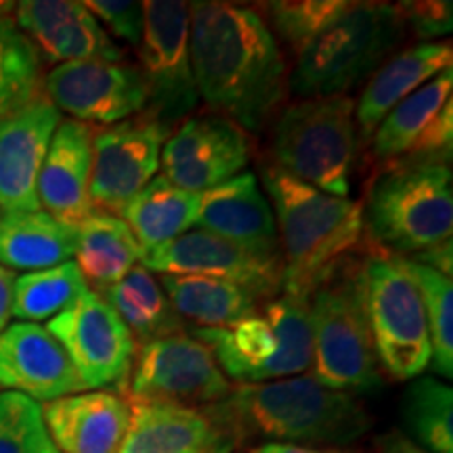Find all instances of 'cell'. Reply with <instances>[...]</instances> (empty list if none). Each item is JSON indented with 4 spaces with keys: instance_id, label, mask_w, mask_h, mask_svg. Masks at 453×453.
Returning <instances> with one entry per match:
<instances>
[{
    "instance_id": "cell-7",
    "label": "cell",
    "mask_w": 453,
    "mask_h": 453,
    "mask_svg": "<svg viewBox=\"0 0 453 453\" xmlns=\"http://www.w3.org/2000/svg\"><path fill=\"white\" fill-rule=\"evenodd\" d=\"M191 336L211 349L226 380L258 384L304 373L313 361V332L307 296L281 294L265 307V317H248L235 326Z\"/></svg>"
},
{
    "instance_id": "cell-25",
    "label": "cell",
    "mask_w": 453,
    "mask_h": 453,
    "mask_svg": "<svg viewBox=\"0 0 453 453\" xmlns=\"http://www.w3.org/2000/svg\"><path fill=\"white\" fill-rule=\"evenodd\" d=\"M78 229L44 211L0 214V265L9 271H42L76 254Z\"/></svg>"
},
{
    "instance_id": "cell-42",
    "label": "cell",
    "mask_w": 453,
    "mask_h": 453,
    "mask_svg": "<svg viewBox=\"0 0 453 453\" xmlns=\"http://www.w3.org/2000/svg\"><path fill=\"white\" fill-rule=\"evenodd\" d=\"M250 453H347L340 449H319V447L303 445H283V443H263Z\"/></svg>"
},
{
    "instance_id": "cell-22",
    "label": "cell",
    "mask_w": 453,
    "mask_h": 453,
    "mask_svg": "<svg viewBox=\"0 0 453 453\" xmlns=\"http://www.w3.org/2000/svg\"><path fill=\"white\" fill-rule=\"evenodd\" d=\"M42 418L59 453H118L127 437L130 410L111 390H87L44 403Z\"/></svg>"
},
{
    "instance_id": "cell-3",
    "label": "cell",
    "mask_w": 453,
    "mask_h": 453,
    "mask_svg": "<svg viewBox=\"0 0 453 453\" xmlns=\"http://www.w3.org/2000/svg\"><path fill=\"white\" fill-rule=\"evenodd\" d=\"M275 214L281 252V294L311 296L326 275L350 257L364 237L361 203L315 189L286 170H260Z\"/></svg>"
},
{
    "instance_id": "cell-16",
    "label": "cell",
    "mask_w": 453,
    "mask_h": 453,
    "mask_svg": "<svg viewBox=\"0 0 453 453\" xmlns=\"http://www.w3.org/2000/svg\"><path fill=\"white\" fill-rule=\"evenodd\" d=\"M141 265L160 275H203L234 281L258 300L281 294V258L243 250L203 229H191L166 246L141 257Z\"/></svg>"
},
{
    "instance_id": "cell-31",
    "label": "cell",
    "mask_w": 453,
    "mask_h": 453,
    "mask_svg": "<svg viewBox=\"0 0 453 453\" xmlns=\"http://www.w3.org/2000/svg\"><path fill=\"white\" fill-rule=\"evenodd\" d=\"M90 290L88 283L73 260L57 267L21 273L13 281L11 296V317L17 321L38 324L53 319L76 304Z\"/></svg>"
},
{
    "instance_id": "cell-11",
    "label": "cell",
    "mask_w": 453,
    "mask_h": 453,
    "mask_svg": "<svg viewBox=\"0 0 453 453\" xmlns=\"http://www.w3.org/2000/svg\"><path fill=\"white\" fill-rule=\"evenodd\" d=\"M81 378L84 390L127 388L137 340L99 292L84 296L47 324Z\"/></svg>"
},
{
    "instance_id": "cell-14",
    "label": "cell",
    "mask_w": 453,
    "mask_h": 453,
    "mask_svg": "<svg viewBox=\"0 0 453 453\" xmlns=\"http://www.w3.org/2000/svg\"><path fill=\"white\" fill-rule=\"evenodd\" d=\"M44 95L57 110L82 124H111L139 116L147 107V84L137 65L72 61L44 78Z\"/></svg>"
},
{
    "instance_id": "cell-12",
    "label": "cell",
    "mask_w": 453,
    "mask_h": 453,
    "mask_svg": "<svg viewBox=\"0 0 453 453\" xmlns=\"http://www.w3.org/2000/svg\"><path fill=\"white\" fill-rule=\"evenodd\" d=\"M229 390L211 349L189 334H177L137 349L128 399L203 410L223 401Z\"/></svg>"
},
{
    "instance_id": "cell-35",
    "label": "cell",
    "mask_w": 453,
    "mask_h": 453,
    "mask_svg": "<svg viewBox=\"0 0 453 453\" xmlns=\"http://www.w3.org/2000/svg\"><path fill=\"white\" fill-rule=\"evenodd\" d=\"M347 0H277L263 4L269 30L275 41L280 38L290 47L292 53H300L313 42L321 32L340 19L350 9Z\"/></svg>"
},
{
    "instance_id": "cell-18",
    "label": "cell",
    "mask_w": 453,
    "mask_h": 453,
    "mask_svg": "<svg viewBox=\"0 0 453 453\" xmlns=\"http://www.w3.org/2000/svg\"><path fill=\"white\" fill-rule=\"evenodd\" d=\"M19 30L30 38L41 59L110 61L120 64L124 50L111 41L84 3L76 0H24L13 4Z\"/></svg>"
},
{
    "instance_id": "cell-36",
    "label": "cell",
    "mask_w": 453,
    "mask_h": 453,
    "mask_svg": "<svg viewBox=\"0 0 453 453\" xmlns=\"http://www.w3.org/2000/svg\"><path fill=\"white\" fill-rule=\"evenodd\" d=\"M49 443L42 405L19 393H0V453H42Z\"/></svg>"
},
{
    "instance_id": "cell-15",
    "label": "cell",
    "mask_w": 453,
    "mask_h": 453,
    "mask_svg": "<svg viewBox=\"0 0 453 453\" xmlns=\"http://www.w3.org/2000/svg\"><path fill=\"white\" fill-rule=\"evenodd\" d=\"M250 139L246 130L219 113L194 116L164 143L160 166L164 177L179 189L203 194L226 183L250 162Z\"/></svg>"
},
{
    "instance_id": "cell-29",
    "label": "cell",
    "mask_w": 453,
    "mask_h": 453,
    "mask_svg": "<svg viewBox=\"0 0 453 453\" xmlns=\"http://www.w3.org/2000/svg\"><path fill=\"white\" fill-rule=\"evenodd\" d=\"M141 248L120 217L93 212L78 226L76 260L93 292L116 286L130 269L141 265Z\"/></svg>"
},
{
    "instance_id": "cell-26",
    "label": "cell",
    "mask_w": 453,
    "mask_h": 453,
    "mask_svg": "<svg viewBox=\"0 0 453 453\" xmlns=\"http://www.w3.org/2000/svg\"><path fill=\"white\" fill-rule=\"evenodd\" d=\"M200 200V194L179 189L160 174L130 200L120 219L133 231L141 252L147 254L174 242L196 226Z\"/></svg>"
},
{
    "instance_id": "cell-30",
    "label": "cell",
    "mask_w": 453,
    "mask_h": 453,
    "mask_svg": "<svg viewBox=\"0 0 453 453\" xmlns=\"http://www.w3.org/2000/svg\"><path fill=\"white\" fill-rule=\"evenodd\" d=\"M453 99V67L401 101L372 134V154L384 166L403 160L447 101Z\"/></svg>"
},
{
    "instance_id": "cell-1",
    "label": "cell",
    "mask_w": 453,
    "mask_h": 453,
    "mask_svg": "<svg viewBox=\"0 0 453 453\" xmlns=\"http://www.w3.org/2000/svg\"><path fill=\"white\" fill-rule=\"evenodd\" d=\"M191 65L200 99L243 130L260 133L288 95L280 42L260 13L231 3L189 4Z\"/></svg>"
},
{
    "instance_id": "cell-39",
    "label": "cell",
    "mask_w": 453,
    "mask_h": 453,
    "mask_svg": "<svg viewBox=\"0 0 453 453\" xmlns=\"http://www.w3.org/2000/svg\"><path fill=\"white\" fill-rule=\"evenodd\" d=\"M403 258H410V260H413V263L426 265V267L439 271V273H443L447 277H451V273H453V242L447 240L443 243H439V246L428 248V250H424L420 254H411V257H403Z\"/></svg>"
},
{
    "instance_id": "cell-6",
    "label": "cell",
    "mask_w": 453,
    "mask_h": 453,
    "mask_svg": "<svg viewBox=\"0 0 453 453\" xmlns=\"http://www.w3.org/2000/svg\"><path fill=\"white\" fill-rule=\"evenodd\" d=\"M313 378L340 393H373L382 387L361 298L359 265H336L309 296Z\"/></svg>"
},
{
    "instance_id": "cell-2",
    "label": "cell",
    "mask_w": 453,
    "mask_h": 453,
    "mask_svg": "<svg viewBox=\"0 0 453 453\" xmlns=\"http://www.w3.org/2000/svg\"><path fill=\"white\" fill-rule=\"evenodd\" d=\"M234 441L283 445H349L372 428V416L355 395L332 390L313 376L237 384L223 401L203 407Z\"/></svg>"
},
{
    "instance_id": "cell-20",
    "label": "cell",
    "mask_w": 453,
    "mask_h": 453,
    "mask_svg": "<svg viewBox=\"0 0 453 453\" xmlns=\"http://www.w3.org/2000/svg\"><path fill=\"white\" fill-rule=\"evenodd\" d=\"M196 225L258 257L281 258L275 214L250 170L203 191Z\"/></svg>"
},
{
    "instance_id": "cell-28",
    "label": "cell",
    "mask_w": 453,
    "mask_h": 453,
    "mask_svg": "<svg viewBox=\"0 0 453 453\" xmlns=\"http://www.w3.org/2000/svg\"><path fill=\"white\" fill-rule=\"evenodd\" d=\"M99 294L116 311L137 344L187 332V324L173 309L160 280L143 265L133 267L116 286Z\"/></svg>"
},
{
    "instance_id": "cell-41",
    "label": "cell",
    "mask_w": 453,
    "mask_h": 453,
    "mask_svg": "<svg viewBox=\"0 0 453 453\" xmlns=\"http://www.w3.org/2000/svg\"><path fill=\"white\" fill-rule=\"evenodd\" d=\"M13 271L0 265V334L9 326L11 319V296H13Z\"/></svg>"
},
{
    "instance_id": "cell-43",
    "label": "cell",
    "mask_w": 453,
    "mask_h": 453,
    "mask_svg": "<svg viewBox=\"0 0 453 453\" xmlns=\"http://www.w3.org/2000/svg\"><path fill=\"white\" fill-rule=\"evenodd\" d=\"M42 453H59V451H57L55 449V447H53V443H49L47 447H44V451Z\"/></svg>"
},
{
    "instance_id": "cell-40",
    "label": "cell",
    "mask_w": 453,
    "mask_h": 453,
    "mask_svg": "<svg viewBox=\"0 0 453 453\" xmlns=\"http://www.w3.org/2000/svg\"><path fill=\"white\" fill-rule=\"evenodd\" d=\"M378 453H428L422 449L420 445H416L407 434L399 433V430H390L380 439V449Z\"/></svg>"
},
{
    "instance_id": "cell-8",
    "label": "cell",
    "mask_w": 453,
    "mask_h": 453,
    "mask_svg": "<svg viewBox=\"0 0 453 453\" xmlns=\"http://www.w3.org/2000/svg\"><path fill=\"white\" fill-rule=\"evenodd\" d=\"M277 168L330 196L349 197L357 160L355 101L349 95L300 99L275 120Z\"/></svg>"
},
{
    "instance_id": "cell-38",
    "label": "cell",
    "mask_w": 453,
    "mask_h": 453,
    "mask_svg": "<svg viewBox=\"0 0 453 453\" xmlns=\"http://www.w3.org/2000/svg\"><path fill=\"white\" fill-rule=\"evenodd\" d=\"M401 19L405 30L422 42H434V38L449 36L453 30V4L449 0H411L399 3Z\"/></svg>"
},
{
    "instance_id": "cell-37",
    "label": "cell",
    "mask_w": 453,
    "mask_h": 453,
    "mask_svg": "<svg viewBox=\"0 0 453 453\" xmlns=\"http://www.w3.org/2000/svg\"><path fill=\"white\" fill-rule=\"evenodd\" d=\"M84 4L113 36L128 47H141L145 32V4L141 0H88Z\"/></svg>"
},
{
    "instance_id": "cell-34",
    "label": "cell",
    "mask_w": 453,
    "mask_h": 453,
    "mask_svg": "<svg viewBox=\"0 0 453 453\" xmlns=\"http://www.w3.org/2000/svg\"><path fill=\"white\" fill-rule=\"evenodd\" d=\"M393 257V254H390ZM401 269L410 275L420 292L424 311L428 317L430 347L433 357L430 365L445 380L453 376V283L439 271L426 267V265L413 263L410 258L393 257Z\"/></svg>"
},
{
    "instance_id": "cell-21",
    "label": "cell",
    "mask_w": 453,
    "mask_h": 453,
    "mask_svg": "<svg viewBox=\"0 0 453 453\" xmlns=\"http://www.w3.org/2000/svg\"><path fill=\"white\" fill-rule=\"evenodd\" d=\"M93 128L72 118L61 120L38 174V202L44 212L78 229L90 214Z\"/></svg>"
},
{
    "instance_id": "cell-19",
    "label": "cell",
    "mask_w": 453,
    "mask_h": 453,
    "mask_svg": "<svg viewBox=\"0 0 453 453\" xmlns=\"http://www.w3.org/2000/svg\"><path fill=\"white\" fill-rule=\"evenodd\" d=\"M0 388L36 403L84 393L70 357L41 324L15 321L0 334Z\"/></svg>"
},
{
    "instance_id": "cell-5",
    "label": "cell",
    "mask_w": 453,
    "mask_h": 453,
    "mask_svg": "<svg viewBox=\"0 0 453 453\" xmlns=\"http://www.w3.org/2000/svg\"><path fill=\"white\" fill-rule=\"evenodd\" d=\"M364 229L393 257H411L453 235V179L447 164L387 166L367 191Z\"/></svg>"
},
{
    "instance_id": "cell-13",
    "label": "cell",
    "mask_w": 453,
    "mask_h": 453,
    "mask_svg": "<svg viewBox=\"0 0 453 453\" xmlns=\"http://www.w3.org/2000/svg\"><path fill=\"white\" fill-rule=\"evenodd\" d=\"M170 134L173 128L145 111L93 133L90 203L95 212L120 217L130 200L157 177Z\"/></svg>"
},
{
    "instance_id": "cell-24",
    "label": "cell",
    "mask_w": 453,
    "mask_h": 453,
    "mask_svg": "<svg viewBox=\"0 0 453 453\" xmlns=\"http://www.w3.org/2000/svg\"><path fill=\"white\" fill-rule=\"evenodd\" d=\"M451 65L449 42H420L390 57L378 67L355 104V127L361 139H372L373 130L401 101Z\"/></svg>"
},
{
    "instance_id": "cell-33",
    "label": "cell",
    "mask_w": 453,
    "mask_h": 453,
    "mask_svg": "<svg viewBox=\"0 0 453 453\" xmlns=\"http://www.w3.org/2000/svg\"><path fill=\"white\" fill-rule=\"evenodd\" d=\"M42 59L19 30L13 4H0V118L41 95Z\"/></svg>"
},
{
    "instance_id": "cell-23",
    "label": "cell",
    "mask_w": 453,
    "mask_h": 453,
    "mask_svg": "<svg viewBox=\"0 0 453 453\" xmlns=\"http://www.w3.org/2000/svg\"><path fill=\"white\" fill-rule=\"evenodd\" d=\"M130 420L118 453H231L234 441L203 410L128 399Z\"/></svg>"
},
{
    "instance_id": "cell-32",
    "label": "cell",
    "mask_w": 453,
    "mask_h": 453,
    "mask_svg": "<svg viewBox=\"0 0 453 453\" xmlns=\"http://www.w3.org/2000/svg\"><path fill=\"white\" fill-rule=\"evenodd\" d=\"M401 418L416 445L428 453H453V390L433 376L413 378L401 401Z\"/></svg>"
},
{
    "instance_id": "cell-27",
    "label": "cell",
    "mask_w": 453,
    "mask_h": 453,
    "mask_svg": "<svg viewBox=\"0 0 453 453\" xmlns=\"http://www.w3.org/2000/svg\"><path fill=\"white\" fill-rule=\"evenodd\" d=\"M160 283L180 319L220 330L254 317L258 298L234 281L203 275H160Z\"/></svg>"
},
{
    "instance_id": "cell-9",
    "label": "cell",
    "mask_w": 453,
    "mask_h": 453,
    "mask_svg": "<svg viewBox=\"0 0 453 453\" xmlns=\"http://www.w3.org/2000/svg\"><path fill=\"white\" fill-rule=\"evenodd\" d=\"M361 298L378 364L395 380H413L430 365L428 317L416 283L387 252L359 263Z\"/></svg>"
},
{
    "instance_id": "cell-4",
    "label": "cell",
    "mask_w": 453,
    "mask_h": 453,
    "mask_svg": "<svg viewBox=\"0 0 453 453\" xmlns=\"http://www.w3.org/2000/svg\"><path fill=\"white\" fill-rule=\"evenodd\" d=\"M396 4L353 3L296 55L288 93L300 99L340 97L387 64L405 38Z\"/></svg>"
},
{
    "instance_id": "cell-17",
    "label": "cell",
    "mask_w": 453,
    "mask_h": 453,
    "mask_svg": "<svg viewBox=\"0 0 453 453\" xmlns=\"http://www.w3.org/2000/svg\"><path fill=\"white\" fill-rule=\"evenodd\" d=\"M61 120L44 93L0 118V214L42 211L38 174Z\"/></svg>"
},
{
    "instance_id": "cell-10",
    "label": "cell",
    "mask_w": 453,
    "mask_h": 453,
    "mask_svg": "<svg viewBox=\"0 0 453 453\" xmlns=\"http://www.w3.org/2000/svg\"><path fill=\"white\" fill-rule=\"evenodd\" d=\"M145 32L139 67L147 84L145 113L173 128L197 107L200 93L191 65L189 4L145 0Z\"/></svg>"
}]
</instances>
